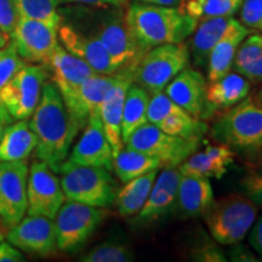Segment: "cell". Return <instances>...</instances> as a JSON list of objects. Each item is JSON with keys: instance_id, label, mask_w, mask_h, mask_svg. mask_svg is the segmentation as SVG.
Returning a JSON list of instances; mask_svg holds the SVG:
<instances>
[{"instance_id": "cell-15", "label": "cell", "mask_w": 262, "mask_h": 262, "mask_svg": "<svg viewBox=\"0 0 262 262\" xmlns=\"http://www.w3.org/2000/svg\"><path fill=\"white\" fill-rule=\"evenodd\" d=\"M6 238L19 250L39 256H48L57 249L55 222L40 215L25 216L9 228Z\"/></svg>"}, {"instance_id": "cell-24", "label": "cell", "mask_w": 262, "mask_h": 262, "mask_svg": "<svg viewBox=\"0 0 262 262\" xmlns=\"http://www.w3.org/2000/svg\"><path fill=\"white\" fill-rule=\"evenodd\" d=\"M214 202L210 180L195 175H182L179 183L175 211L182 219L204 215Z\"/></svg>"}, {"instance_id": "cell-10", "label": "cell", "mask_w": 262, "mask_h": 262, "mask_svg": "<svg viewBox=\"0 0 262 262\" xmlns=\"http://www.w3.org/2000/svg\"><path fill=\"white\" fill-rule=\"evenodd\" d=\"M49 78L44 66L26 63L0 88V104L15 120H27L40 102L42 86Z\"/></svg>"}, {"instance_id": "cell-32", "label": "cell", "mask_w": 262, "mask_h": 262, "mask_svg": "<svg viewBox=\"0 0 262 262\" xmlns=\"http://www.w3.org/2000/svg\"><path fill=\"white\" fill-rule=\"evenodd\" d=\"M243 0H181L179 10L196 22L206 18L233 16Z\"/></svg>"}, {"instance_id": "cell-45", "label": "cell", "mask_w": 262, "mask_h": 262, "mask_svg": "<svg viewBox=\"0 0 262 262\" xmlns=\"http://www.w3.org/2000/svg\"><path fill=\"white\" fill-rule=\"evenodd\" d=\"M14 120L15 119L10 116V113L8 112V111H6L5 108L0 104V140H2L3 134H4L6 127H8L10 124L14 122Z\"/></svg>"}, {"instance_id": "cell-43", "label": "cell", "mask_w": 262, "mask_h": 262, "mask_svg": "<svg viewBox=\"0 0 262 262\" xmlns=\"http://www.w3.org/2000/svg\"><path fill=\"white\" fill-rule=\"evenodd\" d=\"M26 261L24 254L10 242H0V262Z\"/></svg>"}, {"instance_id": "cell-28", "label": "cell", "mask_w": 262, "mask_h": 262, "mask_svg": "<svg viewBox=\"0 0 262 262\" xmlns=\"http://www.w3.org/2000/svg\"><path fill=\"white\" fill-rule=\"evenodd\" d=\"M158 170H153L125 182L124 187L117 192L114 204L117 210L124 217L135 216L148 198L153 183L156 181Z\"/></svg>"}, {"instance_id": "cell-38", "label": "cell", "mask_w": 262, "mask_h": 262, "mask_svg": "<svg viewBox=\"0 0 262 262\" xmlns=\"http://www.w3.org/2000/svg\"><path fill=\"white\" fill-rule=\"evenodd\" d=\"M238 11L242 25L262 33V0H243Z\"/></svg>"}, {"instance_id": "cell-14", "label": "cell", "mask_w": 262, "mask_h": 262, "mask_svg": "<svg viewBox=\"0 0 262 262\" xmlns=\"http://www.w3.org/2000/svg\"><path fill=\"white\" fill-rule=\"evenodd\" d=\"M57 34L62 47L75 57L89 64L96 73L114 74L118 72L112 58L96 37L62 19L58 26Z\"/></svg>"}, {"instance_id": "cell-6", "label": "cell", "mask_w": 262, "mask_h": 262, "mask_svg": "<svg viewBox=\"0 0 262 262\" xmlns=\"http://www.w3.org/2000/svg\"><path fill=\"white\" fill-rule=\"evenodd\" d=\"M257 217V205L245 194H229L211 203L204 212L212 239L221 245H237Z\"/></svg>"}, {"instance_id": "cell-50", "label": "cell", "mask_w": 262, "mask_h": 262, "mask_svg": "<svg viewBox=\"0 0 262 262\" xmlns=\"http://www.w3.org/2000/svg\"><path fill=\"white\" fill-rule=\"evenodd\" d=\"M3 238H4V233H2V232H0V242L3 241Z\"/></svg>"}, {"instance_id": "cell-37", "label": "cell", "mask_w": 262, "mask_h": 262, "mask_svg": "<svg viewBox=\"0 0 262 262\" xmlns=\"http://www.w3.org/2000/svg\"><path fill=\"white\" fill-rule=\"evenodd\" d=\"M26 63L27 62L19 56L11 40L0 49V88L4 86Z\"/></svg>"}, {"instance_id": "cell-13", "label": "cell", "mask_w": 262, "mask_h": 262, "mask_svg": "<svg viewBox=\"0 0 262 262\" xmlns=\"http://www.w3.org/2000/svg\"><path fill=\"white\" fill-rule=\"evenodd\" d=\"M57 27L39 19L19 17L10 39L27 63L47 66L58 45Z\"/></svg>"}, {"instance_id": "cell-31", "label": "cell", "mask_w": 262, "mask_h": 262, "mask_svg": "<svg viewBox=\"0 0 262 262\" xmlns=\"http://www.w3.org/2000/svg\"><path fill=\"white\" fill-rule=\"evenodd\" d=\"M160 168H163V165L159 159L126 146L113 158V170L123 183Z\"/></svg>"}, {"instance_id": "cell-36", "label": "cell", "mask_w": 262, "mask_h": 262, "mask_svg": "<svg viewBox=\"0 0 262 262\" xmlns=\"http://www.w3.org/2000/svg\"><path fill=\"white\" fill-rule=\"evenodd\" d=\"M182 112H185V110L173 102L163 91L150 95L148 108H147V119H148V123L153 125H158L164 118L168 116Z\"/></svg>"}, {"instance_id": "cell-8", "label": "cell", "mask_w": 262, "mask_h": 262, "mask_svg": "<svg viewBox=\"0 0 262 262\" xmlns=\"http://www.w3.org/2000/svg\"><path fill=\"white\" fill-rule=\"evenodd\" d=\"M201 141V137L185 139L169 135L158 126L146 123L131 134L124 146L159 159L164 169L179 168L180 164L195 152Z\"/></svg>"}, {"instance_id": "cell-27", "label": "cell", "mask_w": 262, "mask_h": 262, "mask_svg": "<svg viewBox=\"0 0 262 262\" xmlns=\"http://www.w3.org/2000/svg\"><path fill=\"white\" fill-rule=\"evenodd\" d=\"M37 147V136L27 120H16L6 127L0 140V162L27 160Z\"/></svg>"}, {"instance_id": "cell-26", "label": "cell", "mask_w": 262, "mask_h": 262, "mask_svg": "<svg viewBox=\"0 0 262 262\" xmlns=\"http://www.w3.org/2000/svg\"><path fill=\"white\" fill-rule=\"evenodd\" d=\"M233 19L232 16H224V17L206 18L196 24L188 48L193 63L198 67H205L211 50L224 37Z\"/></svg>"}, {"instance_id": "cell-33", "label": "cell", "mask_w": 262, "mask_h": 262, "mask_svg": "<svg viewBox=\"0 0 262 262\" xmlns=\"http://www.w3.org/2000/svg\"><path fill=\"white\" fill-rule=\"evenodd\" d=\"M156 126L169 135L185 137V139H192V137L202 139L208 130L205 123H203L199 118L192 116L187 111L168 116Z\"/></svg>"}, {"instance_id": "cell-16", "label": "cell", "mask_w": 262, "mask_h": 262, "mask_svg": "<svg viewBox=\"0 0 262 262\" xmlns=\"http://www.w3.org/2000/svg\"><path fill=\"white\" fill-rule=\"evenodd\" d=\"M181 176L179 168H164L163 171L157 175L145 205L131 220L133 226L136 228L147 227L172 210Z\"/></svg>"}, {"instance_id": "cell-42", "label": "cell", "mask_w": 262, "mask_h": 262, "mask_svg": "<svg viewBox=\"0 0 262 262\" xmlns=\"http://www.w3.org/2000/svg\"><path fill=\"white\" fill-rule=\"evenodd\" d=\"M60 4H77L93 8H126L129 0H58Z\"/></svg>"}, {"instance_id": "cell-7", "label": "cell", "mask_w": 262, "mask_h": 262, "mask_svg": "<svg viewBox=\"0 0 262 262\" xmlns=\"http://www.w3.org/2000/svg\"><path fill=\"white\" fill-rule=\"evenodd\" d=\"M188 62L189 50L183 41L149 49L133 67L134 83L149 95L160 93L187 67Z\"/></svg>"}, {"instance_id": "cell-22", "label": "cell", "mask_w": 262, "mask_h": 262, "mask_svg": "<svg viewBox=\"0 0 262 262\" xmlns=\"http://www.w3.org/2000/svg\"><path fill=\"white\" fill-rule=\"evenodd\" d=\"M234 152L226 143L206 145L202 152H194L182 164L179 170L182 175H195L203 178L221 179L234 162Z\"/></svg>"}, {"instance_id": "cell-35", "label": "cell", "mask_w": 262, "mask_h": 262, "mask_svg": "<svg viewBox=\"0 0 262 262\" xmlns=\"http://www.w3.org/2000/svg\"><path fill=\"white\" fill-rule=\"evenodd\" d=\"M134 260V251L129 245L122 243L98 244L80 257L83 262H127Z\"/></svg>"}, {"instance_id": "cell-46", "label": "cell", "mask_w": 262, "mask_h": 262, "mask_svg": "<svg viewBox=\"0 0 262 262\" xmlns=\"http://www.w3.org/2000/svg\"><path fill=\"white\" fill-rule=\"evenodd\" d=\"M181 0H133V3L146 5H157V6H173L178 8Z\"/></svg>"}, {"instance_id": "cell-48", "label": "cell", "mask_w": 262, "mask_h": 262, "mask_svg": "<svg viewBox=\"0 0 262 262\" xmlns=\"http://www.w3.org/2000/svg\"><path fill=\"white\" fill-rule=\"evenodd\" d=\"M10 41V37L8 34H6V33H4L2 31V29H0V49L2 48H4L6 44H8V42Z\"/></svg>"}, {"instance_id": "cell-44", "label": "cell", "mask_w": 262, "mask_h": 262, "mask_svg": "<svg viewBox=\"0 0 262 262\" xmlns=\"http://www.w3.org/2000/svg\"><path fill=\"white\" fill-rule=\"evenodd\" d=\"M250 243L255 250L262 256V216L256 221L253 229H251Z\"/></svg>"}, {"instance_id": "cell-11", "label": "cell", "mask_w": 262, "mask_h": 262, "mask_svg": "<svg viewBox=\"0 0 262 262\" xmlns=\"http://www.w3.org/2000/svg\"><path fill=\"white\" fill-rule=\"evenodd\" d=\"M61 181L42 160L33 162L27 180V215H40L54 220L64 203Z\"/></svg>"}, {"instance_id": "cell-29", "label": "cell", "mask_w": 262, "mask_h": 262, "mask_svg": "<svg viewBox=\"0 0 262 262\" xmlns=\"http://www.w3.org/2000/svg\"><path fill=\"white\" fill-rule=\"evenodd\" d=\"M149 97L150 95L143 88L135 83L131 84L127 89L122 117L123 143L126 142L134 131L142 126L143 124L148 123L147 108H148Z\"/></svg>"}, {"instance_id": "cell-47", "label": "cell", "mask_w": 262, "mask_h": 262, "mask_svg": "<svg viewBox=\"0 0 262 262\" xmlns=\"http://www.w3.org/2000/svg\"><path fill=\"white\" fill-rule=\"evenodd\" d=\"M231 256H232V260H237V261H254L255 260V258H251L253 256H251L248 251H245L244 249H242L241 247L235 248L234 250L232 251Z\"/></svg>"}, {"instance_id": "cell-4", "label": "cell", "mask_w": 262, "mask_h": 262, "mask_svg": "<svg viewBox=\"0 0 262 262\" xmlns=\"http://www.w3.org/2000/svg\"><path fill=\"white\" fill-rule=\"evenodd\" d=\"M211 136L248 156L262 153V98L245 97L216 120Z\"/></svg>"}, {"instance_id": "cell-25", "label": "cell", "mask_w": 262, "mask_h": 262, "mask_svg": "<svg viewBox=\"0 0 262 262\" xmlns=\"http://www.w3.org/2000/svg\"><path fill=\"white\" fill-rule=\"evenodd\" d=\"M251 32H253L251 29L242 25L238 19H233L227 32L217 41L209 55L208 62H206L209 83L220 79L231 72L239 44Z\"/></svg>"}, {"instance_id": "cell-34", "label": "cell", "mask_w": 262, "mask_h": 262, "mask_svg": "<svg viewBox=\"0 0 262 262\" xmlns=\"http://www.w3.org/2000/svg\"><path fill=\"white\" fill-rule=\"evenodd\" d=\"M14 3L19 17L39 19L57 28L61 24L58 0H14Z\"/></svg>"}, {"instance_id": "cell-9", "label": "cell", "mask_w": 262, "mask_h": 262, "mask_svg": "<svg viewBox=\"0 0 262 262\" xmlns=\"http://www.w3.org/2000/svg\"><path fill=\"white\" fill-rule=\"evenodd\" d=\"M107 216L104 208H96L83 203H63L54 219L56 247L64 253H75L86 243Z\"/></svg>"}, {"instance_id": "cell-17", "label": "cell", "mask_w": 262, "mask_h": 262, "mask_svg": "<svg viewBox=\"0 0 262 262\" xmlns=\"http://www.w3.org/2000/svg\"><path fill=\"white\" fill-rule=\"evenodd\" d=\"M133 67L123 68L117 72V79L108 91L106 97L98 108L104 134L113 150V157L124 147L122 140V117L124 101L130 85L134 83Z\"/></svg>"}, {"instance_id": "cell-12", "label": "cell", "mask_w": 262, "mask_h": 262, "mask_svg": "<svg viewBox=\"0 0 262 262\" xmlns=\"http://www.w3.org/2000/svg\"><path fill=\"white\" fill-rule=\"evenodd\" d=\"M27 160L0 162V216L6 228L14 227L27 214Z\"/></svg>"}, {"instance_id": "cell-19", "label": "cell", "mask_w": 262, "mask_h": 262, "mask_svg": "<svg viewBox=\"0 0 262 262\" xmlns=\"http://www.w3.org/2000/svg\"><path fill=\"white\" fill-rule=\"evenodd\" d=\"M116 79L117 73H96L88 78L67 96L62 97L68 112L80 129L86 125L91 114L97 112L103 98L116 83Z\"/></svg>"}, {"instance_id": "cell-18", "label": "cell", "mask_w": 262, "mask_h": 262, "mask_svg": "<svg viewBox=\"0 0 262 262\" xmlns=\"http://www.w3.org/2000/svg\"><path fill=\"white\" fill-rule=\"evenodd\" d=\"M113 150L104 134L100 113L91 114L83 135L72 149L68 160L80 165L113 170Z\"/></svg>"}, {"instance_id": "cell-49", "label": "cell", "mask_w": 262, "mask_h": 262, "mask_svg": "<svg viewBox=\"0 0 262 262\" xmlns=\"http://www.w3.org/2000/svg\"><path fill=\"white\" fill-rule=\"evenodd\" d=\"M6 226H5V224L4 222H3V219H2V216H0V232H2V233H4V232L6 231Z\"/></svg>"}, {"instance_id": "cell-3", "label": "cell", "mask_w": 262, "mask_h": 262, "mask_svg": "<svg viewBox=\"0 0 262 262\" xmlns=\"http://www.w3.org/2000/svg\"><path fill=\"white\" fill-rule=\"evenodd\" d=\"M125 19L131 34L143 52L159 45L185 41L198 22L173 6H157L133 3L125 9Z\"/></svg>"}, {"instance_id": "cell-51", "label": "cell", "mask_w": 262, "mask_h": 262, "mask_svg": "<svg viewBox=\"0 0 262 262\" xmlns=\"http://www.w3.org/2000/svg\"><path fill=\"white\" fill-rule=\"evenodd\" d=\"M261 98H262V94H261Z\"/></svg>"}, {"instance_id": "cell-40", "label": "cell", "mask_w": 262, "mask_h": 262, "mask_svg": "<svg viewBox=\"0 0 262 262\" xmlns=\"http://www.w3.org/2000/svg\"><path fill=\"white\" fill-rule=\"evenodd\" d=\"M19 19L14 0H0V29L11 35Z\"/></svg>"}, {"instance_id": "cell-20", "label": "cell", "mask_w": 262, "mask_h": 262, "mask_svg": "<svg viewBox=\"0 0 262 262\" xmlns=\"http://www.w3.org/2000/svg\"><path fill=\"white\" fill-rule=\"evenodd\" d=\"M45 68L51 72V81L56 85L62 97L77 89L91 75L96 74L89 64L75 57L60 44L52 52Z\"/></svg>"}, {"instance_id": "cell-1", "label": "cell", "mask_w": 262, "mask_h": 262, "mask_svg": "<svg viewBox=\"0 0 262 262\" xmlns=\"http://www.w3.org/2000/svg\"><path fill=\"white\" fill-rule=\"evenodd\" d=\"M29 126L37 136L34 152L37 159L58 172L67 160L71 146L81 130L68 112L60 91L52 81H45L40 102L29 120Z\"/></svg>"}, {"instance_id": "cell-5", "label": "cell", "mask_w": 262, "mask_h": 262, "mask_svg": "<svg viewBox=\"0 0 262 262\" xmlns=\"http://www.w3.org/2000/svg\"><path fill=\"white\" fill-rule=\"evenodd\" d=\"M58 172L62 173L61 187L67 201L96 208L114 204L117 182L107 169L80 165L67 159L61 164Z\"/></svg>"}, {"instance_id": "cell-41", "label": "cell", "mask_w": 262, "mask_h": 262, "mask_svg": "<svg viewBox=\"0 0 262 262\" xmlns=\"http://www.w3.org/2000/svg\"><path fill=\"white\" fill-rule=\"evenodd\" d=\"M192 258L194 261H203V262H224L226 261V256L224 251L221 250L217 245L214 243H206L198 245L193 249Z\"/></svg>"}, {"instance_id": "cell-23", "label": "cell", "mask_w": 262, "mask_h": 262, "mask_svg": "<svg viewBox=\"0 0 262 262\" xmlns=\"http://www.w3.org/2000/svg\"><path fill=\"white\" fill-rule=\"evenodd\" d=\"M250 83L239 73H227L206 86L204 119L219 111H225L241 102L249 95Z\"/></svg>"}, {"instance_id": "cell-39", "label": "cell", "mask_w": 262, "mask_h": 262, "mask_svg": "<svg viewBox=\"0 0 262 262\" xmlns=\"http://www.w3.org/2000/svg\"><path fill=\"white\" fill-rule=\"evenodd\" d=\"M242 188L244 194L257 206H262V173L250 171L242 179Z\"/></svg>"}, {"instance_id": "cell-30", "label": "cell", "mask_w": 262, "mask_h": 262, "mask_svg": "<svg viewBox=\"0 0 262 262\" xmlns=\"http://www.w3.org/2000/svg\"><path fill=\"white\" fill-rule=\"evenodd\" d=\"M232 68L249 81L262 80V34L250 33L244 38L235 52Z\"/></svg>"}, {"instance_id": "cell-2", "label": "cell", "mask_w": 262, "mask_h": 262, "mask_svg": "<svg viewBox=\"0 0 262 262\" xmlns=\"http://www.w3.org/2000/svg\"><path fill=\"white\" fill-rule=\"evenodd\" d=\"M125 9L89 6L88 9H63L60 12L73 16V21L66 22L96 37L106 49L118 71H120L129 66H135L145 54L127 27Z\"/></svg>"}, {"instance_id": "cell-21", "label": "cell", "mask_w": 262, "mask_h": 262, "mask_svg": "<svg viewBox=\"0 0 262 262\" xmlns=\"http://www.w3.org/2000/svg\"><path fill=\"white\" fill-rule=\"evenodd\" d=\"M206 86L208 84L201 72L186 67L166 85L165 94L192 116L202 118L205 108Z\"/></svg>"}]
</instances>
